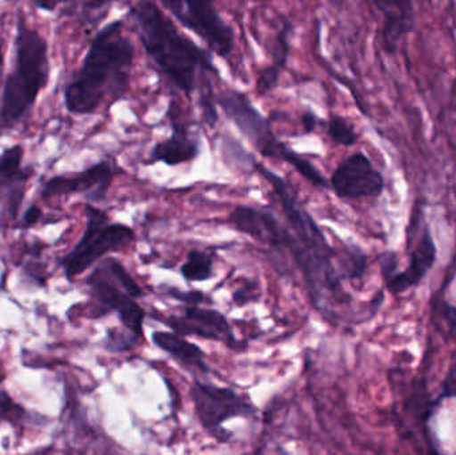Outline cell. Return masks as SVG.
I'll use <instances>...</instances> for the list:
<instances>
[{
    "mask_svg": "<svg viewBox=\"0 0 456 455\" xmlns=\"http://www.w3.org/2000/svg\"><path fill=\"white\" fill-rule=\"evenodd\" d=\"M2 69H3V42L0 39V77H2Z\"/></svg>",
    "mask_w": 456,
    "mask_h": 455,
    "instance_id": "obj_32",
    "label": "cell"
},
{
    "mask_svg": "<svg viewBox=\"0 0 456 455\" xmlns=\"http://www.w3.org/2000/svg\"><path fill=\"white\" fill-rule=\"evenodd\" d=\"M173 133L165 141L154 144L149 155V163H165L170 167L184 165L197 159L200 154V138L190 130V126L171 119Z\"/></svg>",
    "mask_w": 456,
    "mask_h": 455,
    "instance_id": "obj_16",
    "label": "cell"
},
{
    "mask_svg": "<svg viewBox=\"0 0 456 455\" xmlns=\"http://www.w3.org/2000/svg\"><path fill=\"white\" fill-rule=\"evenodd\" d=\"M130 16L147 55L184 95L195 93L202 72L219 77L210 51L182 34L154 0H138L130 8Z\"/></svg>",
    "mask_w": 456,
    "mask_h": 455,
    "instance_id": "obj_3",
    "label": "cell"
},
{
    "mask_svg": "<svg viewBox=\"0 0 456 455\" xmlns=\"http://www.w3.org/2000/svg\"><path fill=\"white\" fill-rule=\"evenodd\" d=\"M40 248H43L42 245H34L31 248V259L26 262L23 264V272L31 278L32 280L37 283L39 286H43L45 288V283H47V272H45V264H42L43 262L35 261V256L40 254Z\"/></svg>",
    "mask_w": 456,
    "mask_h": 455,
    "instance_id": "obj_24",
    "label": "cell"
},
{
    "mask_svg": "<svg viewBox=\"0 0 456 455\" xmlns=\"http://www.w3.org/2000/svg\"><path fill=\"white\" fill-rule=\"evenodd\" d=\"M436 261V246L430 227L425 224L409 256L406 269L399 270L398 254L387 251L379 259L380 272L386 288L393 296H401L418 288L428 277Z\"/></svg>",
    "mask_w": 456,
    "mask_h": 455,
    "instance_id": "obj_10",
    "label": "cell"
},
{
    "mask_svg": "<svg viewBox=\"0 0 456 455\" xmlns=\"http://www.w3.org/2000/svg\"><path fill=\"white\" fill-rule=\"evenodd\" d=\"M294 32V24L286 20L281 26V31L276 34L273 47V63L271 66L283 72L291 53V37Z\"/></svg>",
    "mask_w": 456,
    "mask_h": 455,
    "instance_id": "obj_20",
    "label": "cell"
},
{
    "mask_svg": "<svg viewBox=\"0 0 456 455\" xmlns=\"http://www.w3.org/2000/svg\"><path fill=\"white\" fill-rule=\"evenodd\" d=\"M163 294L168 298L175 299L186 306H194V305H202L206 301V294L203 291L192 290L183 291L181 288H171V286H165L163 288Z\"/></svg>",
    "mask_w": 456,
    "mask_h": 455,
    "instance_id": "obj_25",
    "label": "cell"
},
{
    "mask_svg": "<svg viewBox=\"0 0 456 455\" xmlns=\"http://www.w3.org/2000/svg\"><path fill=\"white\" fill-rule=\"evenodd\" d=\"M200 112H202L203 119L206 120L211 128L216 127L219 122L218 102L216 96L211 93L210 88L200 93V101H198Z\"/></svg>",
    "mask_w": 456,
    "mask_h": 455,
    "instance_id": "obj_23",
    "label": "cell"
},
{
    "mask_svg": "<svg viewBox=\"0 0 456 455\" xmlns=\"http://www.w3.org/2000/svg\"><path fill=\"white\" fill-rule=\"evenodd\" d=\"M171 15L197 34L211 51L228 58L235 48L232 27L222 18L216 0H162Z\"/></svg>",
    "mask_w": 456,
    "mask_h": 455,
    "instance_id": "obj_9",
    "label": "cell"
},
{
    "mask_svg": "<svg viewBox=\"0 0 456 455\" xmlns=\"http://www.w3.org/2000/svg\"><path fill=\"white\" fill-rule=\"evenodd\" d=\"M152 344L167 353L174 361L189 371L208 373L206 363L208 354L198 345L192 344L186 337L170 331H154L151 336Z\"/></svg>",
    "mask_w": 456,
    "mask_h": 455,
    "instance_id": "obj_17",
    "label": "cell"
},
{
    "mask_svg": "<svg viewBox=\"0 0 456 455\" xmlns=\"http://www.w3.org/2000/svg\"><path fill=\"white\" fill-rule=\"evenodd\" d=\"M385 186V176L363 152H354L342 160L330 179V187L340 199L377 198Z\"/></svg>",
    "mask_w": 456,
    "mask_h": 455,
    "instance_id": "obj_12",
    "label": "cell"
},
{
    "mask_svg": "<svg viewBox=\"0 0 456 455\" xmlns=\"http://www.w3.org/2000/svg\"><path fill=\"white\" fill-rule=\"evenodd\" d=\"M50 77L48 45L45 37L27 24L21 11L16 21L15 66L5 79L0 106V127H15L34 107Z\"/></svg>",
    "mask_w": 456,
    "mask_h": 455,
    "instance_id": "obj_4",
    "label": "cell"
},
{
    "mask_svg": "<svg viewBox=\"0 0 456 455\" xmlns=\"http://www.w3.org/2000/svg\"><path fill=\"white\" fill-rule=\"evenodd\" d=\"M4 379H5L4 373H3L2 369H0V385H2L3 382H4Z\"/></svg>",
    "mask_w": 456,
    "mask_h": 455,
    "instance_id": "obj_33",
    "label": "cell"
},
{
    "mask_svg": "<svg viewBox=\"0 0 456 455\" xmlns=\"http://www.w3.org/2000/svg\"><path fill=\"white\" fill-rule=\"evenodd\" d=\"M115 174H117V168L114 163L103 160L80 173L53 176L43 186L42 197L45 199H50V198L82 194L90 202H102L106 199Z\"/></svg>",
    "mask_w": 456,
    "mask_h": 455,
    "instance_id": "obj_13",
    "label": "cell"
},
{
    "mask_svg": "<svg viewBox=\"0 0 456 455\" xmlns=\"http://www.w3.org/2000/svg\"><path fill=\"white\" fill-rule=\"evenodd\" d=\"M86 285L90 288L96 302L94 318L117 313L126 330L136 338H143L146 313L136 302V299L143 297V290L118 259H102L101 264L88 275Z\"/></svg>",
    "mask_w": 456,
    "mask_h": 455,
    "instance_id": "obj_5",
    "label": "cell"
},
{
    "mask_svg": "<svg viewBox=\"0 0 456 455\" xmlns=\"http://www.w3.org/2000/svg\"><path fill=\"white\" fill-rule=\"evenodd\" d=\"M198 421L205 432L219 443L232 441V432L224 427L233 418H249L257 413L251 401L230 387L195 381L190 389Z\"/></svg>",
    "mask_w": 456,
    "mask_h": 455,
    "instance_id": "obj_7",
    "label": "cell"
},
{
    "mask_svg": "<svg viewBox=\"0 0 456 455\" xmlns=\"http://www.w3.org/2000/svg\"><path fill=\"white\" fill-rule=\"evenodd\" d=\"M31 418L29 411L16 403L4 390H0V421L7 422L12 427H20L26 419Z\"/></svg>",
    "mask_w": 456,
    "mask_h": 455,
    "instance_id": "obj_21",
    "label": "cell"
},
{
    "mask_svg": "<svg viewBox=\"0 0 456 455\" xmlns=\"http://www.w3.org/2000/svg\"><path fill=\"white\" fill-rule=\"evenodd\" d=\"M135 48L123 35V21L101 29L91 42L79 71L64 90V104L71 114L90 115L103 103L123 99L130 87Z\"/></svg>",
    "mask_w": 456,
    "mask_h": 455,
    "instance_id": "obj_2",
    "label": "cell"
},
{
    "mask_svg": "<svg viewBox=\"0 0 456 455\" xmlns=\"http://www.w3.org/2000/svg\"><path fill=\"white\" fill-rule=\"evenodd\" d=\"M141 339L136 338L130 331H119L117 329H111L107 331L106 339H104V347L111 353L127 352L135 346L136 342Z\"/></svg>",
    "mask_w": 456,
    "mask_h": 455,
    "instance_id": "obj_22",
    "label": "cell"
},
{
    "mask_svg": "<svg viewBox=\"0 0 456 455\" xmlns=\"http://www.w3.org/2000/svg\"><path fill=\"white\" fill-rule=\"evenodd\" d=\"M214 256L208 250H190L181 266V274L189 283L206 282L214 277Z\"/></svg>",
    "mask_w": 456,
    "mask_h": 455,
    "instance_id": "obj_18",
    "label": "cell"
},
{
    "mask_svg": "<svg viewBox=\"0 0 456 455\" xmlns=\"http://www.w3.org/2000/svg\"><path fill=\"white\" fill-rule=\"evenodd\" d=\"M218 106L228 119L248 139L262 157L289 163L294 150L276 138L273 119L265 117L248 96L235 88H226L216 96Z\"/></svg>",
    "mask_w": 456,
    "mask_h": 455,
    "instance_id": "obj_8",
    "label": "cell"
},
{
    "mask_svg": "<svg viewBox=\"0 0 456 455\" xmlns=\"http://www.w3.org/2000/svg\"><path fill=\"white\" fill-rule=\"evenodd\" d=\"M347 2H348V0H330V3H331V4L337 8H342L343 5H345L346 3H347Z\"/></svg>",
    "mask_w": 456,
    "mask_h": 455,
    "instance_id": "obj_31",
    "label": "cell"
},
{
    "mask_svg": "<svg viewBox=\"0 0 456 455\" xmlns=\"http://www.w3.org/2000/svg\"><path fill=\"white\" fill-rule=\"evenodd\" d=\"M42 216V208H40L39 206H29L28 210H27L26 213L23 214V216H21L20 223L18 224V227H20V229L23 230L31 229L35 224L39 223Z\"/></svg>",
    "mask_w": 456,
    "mask_h": 455,
    "instance_id": "obj_26",
    "label": "cell"
},
{
    "mask_svg": "<svg viewBox=\"0 0 456 455\" xmlns=\"http://www.w3.org/2000/svg\"><path fill=\"white\" fill-rule=\"evenodd\" d=\"M326 131L334 143L343 147L354 146L359 139L353 123L342 115L332 114L327 120Z\"/></svg>",
    "mask_w": 456,
    "mask_h": 455,
    "instance_id": "obj_19",
    "label": "cell"
},
{
    "mask_svg": "<svg viewBox=\"0 0 456 455\" xmlns=\"http://www.w3.org/2000/svg\"><path fill=\"white\" fill-rule=\"evenodd\" d=\"M252 166L273 187L286 221L268 208L238 206L228 216V223L273 253L291 258L302 274L311 305L327 322L354 323V299L343 282L364 277L366 254L358 246L335 248L289 182L255 159Z\"/></svg>",
    "mask_w": 456,
    "mask_h": 455,
    "instance_id": "obj_1",
    "label": "cell"
},
{
    "mask_svg": "<svg viewBox=\"0 0 456 455\" xmlns=\"http://www.w3.org/2000/svg\"><path fill=\"white\" fill-rule=\"evenodd\" d=\"M302 125L303 128H305V133L310 134L314 133V131L318 128L319 119L313 111L307 110V111L303 114L302 117Z\"/></svg>",
    "mask_w": 456,
    "mask_h": 455,
    "instance_id": "obj_28",
    "label": "cell"
},
{
    "mask_svg": "<svg viewBox=\"0 0 456 455\" xmlns=\"http://www.w3.org/2000/svg\"><path fill=\"white\" fill-rule=\"evenodd\" d=\"M154 320L183 337H198L208 341L221 342L230 349H240V342L233 333L226 315L216 309L200 305L184 307L181 315H155Z\"/></svg>",
    "mask_w": 456,
    "mask_h": 455,
    "instance_id": "obj_11",
    "label": "cell"
},
{
    "mask_svg": "<svg viewBox=\"0 0 456 455\" xmlns=\"http://www.w3.org/2000/svg\"><path fill=\"white\" fill-rule=\"evenodd\" d=\"M442 309H444V313H442L444 317L442 318H444V325L449 328V336L456 341V307L450 304H444Z\"/></svg>",
    "mask_w": 456,
    "mask_h": 455,
    "instance_id": "obj_27",
    "label": "cell"
},
{
    "mask_svg": "<svg viewBox=\"0 0 456 455\" xmlns=\"http://www.w3.org/2000/svg\"><path fill=\"white\" fill-rule=\"evenodd\" d=\"M383 16L380 39L386 53L394 55L402 40L415 29V8L411 0H372Z\"/></svg>",
    "mask_w": 456,
    "mask_h": 455,
    "instance_id": "obj_15",
    "label": "cell"
},
{
    "mask_svg": "<svg viewBox=\"0 0 456 455\" xmlns=\"http://www.w3.org/2000/svg\"><path fill=\"white\" fill-rule=\"evenodd\" d=\"M112 0H88L86 7L88 10H101V8L106 7L107 4H110Z\"/></svg>",
    "mask_w": 456,
    "mask_h": 455,
    "instance_id": "obj_30",
    "label": "cell"
},
{
    "mask_svg": "<svg viewBox=\"0 0 456 455\" xmlns=\"http://www.w3.org/2000/svg\"><path fill=\"white\" fill-rule=\"evenodd\" d=\"M86 229L71 251L59 259L67 280L90 269L112 251L122 250L135 240V232L127 224L112 223L109 214L93 205H85Z\"/></svg>",
    "mask_w": 456,
    "mask_h": 455,
    "instance_id": "obj_6",
    "label": "cell"
},
{
    "mask_svg": "<svg viewBox=\"0 0 456 455\" xmlns=\"http://www.w3.org/2000/svg\"><path fill=\"white\" fill-rule=\"evenodd\" d=\"M31 2L32 4L37 5L40 10L50 11V12H53V11H55L56 8H58V5L61 4V3H71L74 2V0H31Z\"/></svg>",
    "mask_w": 456,
    "mask_h": 455,
    "instance_id": "obj_29",
    "label": "cell"
},
{
    "mask_svg": "<svg viewBox=\"0 0 456 455\" xmlns=\"http://www.w3.org/2000/svg\"><path fill=\"white\" fill-rule=\"evenodd\" d=\"M23 152V147L15 144L0 155V219L3 223H11L18 219L26 195L27 182L32 176V168H24L21 165Z\"/></svg>",
    "mask_w": 456,
    "mask_h": 455,
    "instance_id": "obj_14",
    "label": "cell"
}]
</instances>
